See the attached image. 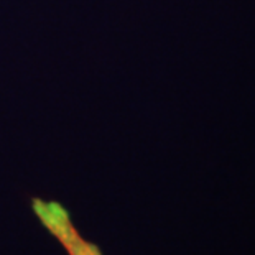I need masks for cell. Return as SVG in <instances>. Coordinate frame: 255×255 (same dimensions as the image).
Segmentation results:
<instances>
[{"label": "cell", "instance_id": "1", "mask_svg": "<svg viewBox=\"0 0 255 255\" xmlns=\"http://www.w3.org/2000/svg\"><path fill=\"white\" fill-rule=\"evenodd\" d=\"M31 211L40 224L61 244L68 255H102L94 242L81 236L76 229L69 211L58 201L31 198Z\"/></svg>", "mask_w": 255, "mask_h": 255}]
</instances>
